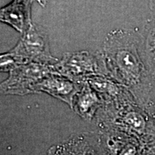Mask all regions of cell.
<instances>
[{
	"label": "cell",
	"instance_id": "10",
	"mask_svg": "<svg viewBox=\"0 0 155 155\" xmlns=\"http://www.w3.org/2000/svg\"><path fill=\"white\" fill-rule=\"evenodd\" d=\"M141 35L145 63L154 86L152 97L155 95V17L147 21Z\"/></svg>",
	"mask_w": 155,
	"mask_h": 155
},
{
	"label": "cell",
	"instance_id": "8",
	"mask_svg": "<svg viewBox=\"0 0 155 155\" xmlns=\"http://www.w3.org/2000/svg\"><path fill=\"white\" fill-rule=\"evenodd\" d=\"M43 6L41 0H35ZM33 0H14L0 9V21L10 25L20 33L24 34L32 25L31 5Z\"/></svg>",
	"mask_w": 155,
	"mask_h": 155
},
{
	"label": "cell",
	"instance_id": "13",
	"mask_svg": "<svg viewBox=\"0 0 155 155\" xmlns=\"http://www.w3.org/2000/svg\"><path fill=\"white\" fill-rule=\"evenodd\" d=\"M144 111L147 112V114L154 122L155 125V95L151 97L146 104L143 106Z\"/></svg>",
	"mask_w": 155,
	"mask_h": 155
},
{
	"label": "cell",
	"instance_id": "2",
	"mask_svg": "<svg viewBox=\"0 0 155 155\" xmlns=\"http://www.w3.org/2000/svg\"><path fill=\"white\" fill-rule=\"evenodd\" d=\"M53 68L54 73L75 82H83L93 76L108 77L101 52L66 53L61 62L53 65Z\"/></svg>",
	"mask_w": 155,
	"mask_h": 155
},
{
	"label": "cell",
	"instance_id": "4",
	"mask_svg": "<svg viewBox=\"0 0 155 155\" xmlns=\"http://www.w3.org/2000/svg\"><path fill=\"white\" fill-rule=\"evenodd\" d=\"M14 50L22 64L38 63L53 65L57 59L50 55L47 36L34 25H31Z\"/></svg>",
	"mask_w": 155,
	"mask_h": 155
},
{
	"label": "cell",
	"instance_id": "6",
	"mask_svg": "<svg viewBox=\"0 0 155 155\" xmlns=\"http://www.w3.org/2000/svg\"><path fill=\"white\" fill-rule=\"evenodd\" d=\"M83 82H75L58 73H50L37 83L35 93H48L65 102L71 108L73 96L81 88Z\"/></svg>",
	"mask_w": 155,
	"mask_h": 155
},
{
	"label": "cell",
	"instance_id": "9",
	"mask_svg": "<svg viewBox=\"0 0 155 155\" xmlns=\"http://www.w3.org/2000/svg\"><path fill=\"white\" fill-rule=\"evenodd\" d=\"M48 155H103V153L98 139L82 134L50 147Z\"/></svg>",
	"mask_w": 155,
	"mask_h": 155
},
{
	"label": "cell",
	"instance_id": "3",
	"mask_svg": "<svg viewBox=\"0 0 155 155\" xmlns=\"http://www.w3.org/2000/svg\"><path fill=\"white\" fill-rule=\"evenodd\" d=\"M50 73L53 65L30 63L17 65L10 71L9 78L0 83V94L25 95L35 93L37 83Z\"/></svg>",
	"mask_w": 155,
	"mask_h": 155
},
{
	"label": "cell",
	"instance_id": "5",
	"mask_svg": "<svg viewBox=\"0 0 155 155\" xmlns=\"http://www.w3.org/2000/svg\"><path fill=\"white\" fill-rule=\"evenodd\" d=\"M98 144L103 155H139L140 139L114 127L101 129Z\"/></svg>",
	"mask_w": 155,
	"mask_h": 155
},
{
	"label": "cell",
	"instance_id": "1",
	"mask_svg": "<svg viewBox=\"0 0 155 155\" xmlns=\"http://www.w3.org/2000/svg\"><path fill=\"white\" fill-rule=\"evenodd\" d=\"M108 77L126 89L143 108L154 86L144 58L138 30L119 29L108 34L101 51Z\"/></svg>",
	"mask_w": 155,
	"mask_h": 155
},
{
	"label": "cell",
	"instance_id": "11",
	"mask_svg": "<svg viewBox=\"0 0 155 155\" xmlns=\"http://www.w3.org/2000/svg\"><path fill=\"white\" fill-rule=\"evenodd\" d=\"M19 65H22V63L14 50L8 53L0 55V72L10 71Z\"/></svg>",
	"mask_w": 155,
	"mask_h": 155
},
{
	"label": "cell",
	"instance_id": "14",
	"mask_svg": "<svg viewBox=\"0 0 155 155\" xmlns=\"http://www.w3.org/2000/svg\"><path fill=\"white\" fill-rule=\"evenodd\" d=\"M150 9L152 12L153 17H155V0H150Z\"/></svg>",
	"mask_w": 155,
	"mask_h": 155
},
{
	"label": "cell",
	"instance_id": "7",
	"mask_svg": "<svg viewBox=\"0 0 155 155\" xmlns=\"http://www.w3.org/2000/svg\"><path fill=\"white\" fill-rule=\"evenodd\" d=\"M105 103L86 81L73 96L71 108L86 121H91L97 112L102 111Z\"/></svg>",
	"mask_w": 155,
	"mask_h": 155
},
{
	"label": "cell",
	"instance_id": "12",
	"mask_svg": "<svg viewBox=\"0 0 155 155\" xmlns=\"http://www.w3.org/2000/svg\"><path fill=\"white\" fill-rule=\"evenodd\" d=\"M139 155H155V139L141 142Z\"/></svg>",
	"mask_w": 155,
	"mask_h": 155
}]
</instances>
